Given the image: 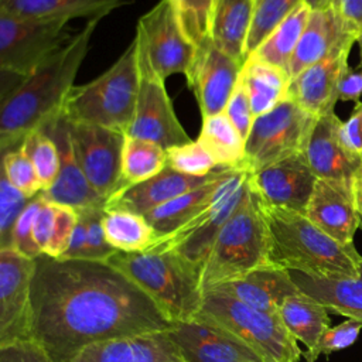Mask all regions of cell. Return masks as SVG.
Listing matches in <instances>:
<instances>
[{"label":"cell","instance_id":"1","mask_svg":"<svg viewBox=\"0 0 362 362\" xmlns=\"http://www.w3.org/2000/svg\"><path fill=\"white\" fill-rule=\"evenodd\" d=\"M33 339L54 362L90 344L167 329L171 322L122 272L102 260L34 259Z\"/></svg>","mask_w":362,"mask_h":362},{"label":"cell","instance_id":"2","mask_svg":"<svg viewBox=\"0 0 362 362\" xmlns=\"http://www.w3.org/2000/svg\"><path fill=\"white\" fill-rule=\"evenodd\" d=\"M100 20H88L0 103V134H25L62 110Z\"/></svg>","mask_w":362,"mask_h":362},{"label":"cell","instance_id":"3","mask_svg":"<svg viewBox=\"0 0 362 362\" xmlns=\"http://www.w3.org/2000/svg\"><path fill=\"white\" fill-rule=\"evenodd\" d=\"M260 204L269 233V263L318 277H356L362 256L342 245L304 214Z\"/></svg>","mask_w":362,"mask_h":362},{"label":"cell","instance_id":"4","mask_svg":"<svg viewBox=\"0 0 362 362\" xmlns=\"http://www.w3.org/2000/svg\"><path fill=\"white\" fill-rule=\"evenodd\" d=\"M143 290L173 322L197 317L202 303L199 270L175 250H116L106 260Z\"/></svg>","mask_w":362,"mask_h":362},{"label":"cell","instance_id":"5","mask_svg":"<svg viewBox=\"0 0 362 362\" xmlns=\"http://www.w3.org/2000/svg\"><path fill=\"white\" fill-rule=\"evenodd\" d=\"M139 90V58L136 38L103 74L74 85L62 105L69 122L98 124L126 134L134 115Z\"/></svg>","mask_w":362,"mask_h":362},{"label":"cell","instance_id":"6","mask_svg":"<svg viewBox=\"0 0 362 362\" xmlns=\"http://www.w3.org/2000/svg\"><path fill=\"white\" fill-rule=\"evenodd\" d=\"M266 263H269L267 226L259 199L247 187L240 204L221 228L204 259L199 270L202 294Z\"/></svg>","mask_w":362,"mask_h":362},{"label":"cell","instance_id":"7","mask_svg":"<svg viewBox=\"0 0 362 362\" xmlns=\"http://www.w3.org/2000/svg\"><path fill=\"white\" fill-rule=\"evenodd\" d=\"M197 315L235 335L266 362H300L301 349L277 313L260 311L225 293L208 290Z\"/></svg>","mask_w":362,"mask_h":362},{"label":"cell","instance_id":"8","mask_svg":"<svg viewBox=\"0 0 362 362\" xmlns=\"http://www.w3.org/2000/svg\"><path fill=\"white\" fill-rule=\"evenodd\" d=\"M317 119L290 98L255 117L245 140L243 168L255 171L303 153Z\"/></svg>","mask_w":362,"mask_h":362},{"label":"cell","instance_id":"9","mask_svg":"<svg viewBox=\"0 0 362 362\" xmlns=\"http://www.w3.org/2000/svg\"><path fill=\"white\" fill-rule=\"evenodd\" d=\"M247 177L249 171L243 167L229 168L221 178L211 205L178 230L161 238L153 249L175 250L201 270L218 232L245 197L249 187Z\"/></svg>","mask_w":362,"mask_h":362},{"label":"cell","instance_id":"10","mask_svg":"<svg viewBox=\"0 0 362 362\" xmlns=\"http://www.w3.org/2000/svg\"><path fill=\"white\" fill-rule=\"evenodd\" d=\"M134 38L139 58V90L133 120L126 134L157 143L165 150L184 144L191 137L178 120L164 79L151 66L139 37L134 35Z\"/></svg>","mask_w":362,"mask_h":362},{"label":"cell","instance_id":"11","mask_svg":"<svg viewBox=\"0 0 362 362\" xmlns=\"http://www.w3.org/2000/svg\"><path fill=\"white\" fill-rule=\"evenodd\" d=\"M68 21H37L0 6V68L30 75L68 40Z\"/></svg>","mask_w":362,"mask_h":362},{"label":"cell","instance_id":"12","mask_svg":"<svg viewBox=\"0 0 362 362\" xmlns=\"http://www.w3.org/2000/svg\"><path fill=\"white\" fill-rule=\"evenodd\" d=\"M136 35L151 66L164 81L174 74L188 76L197 47L182 31L171 0H158L144 13L139 18Z\"/></svg>","mask_w":362,"mask_h":362},{"label":"cell","instance_id":"13","mask_svg":"<svg viewBox=\"0 0 362 362\" xmlns=\"http://www.w3.org/2000/svg\"><path fill=\"white\" fill-rule=\"evenodd\" d=\"M68 124L71 144L86 180L105 201L109 199L122 189L124 133L89 123L68 120Z\"/></svg>","mask_w":362,"mask_h":362},{"label":"cell","instance_id":"14","mask_svg":"<svg viewBox=\"0 0 362 362\" xmlns=\"http://www.w3.org/2000/svg\"><path fill=\"white\" fill-rule=\"evenodd\" d=\"M33 272L34 259L0 250V346L33 339Z\"/></svg>","mask_w":362,"mask_h":362},{"label":"cell","instance_id":"15","mask_svg":"<svg viewBox=\"0 0 362 362\" xmlns=\"http://www.w3.org/2000/svg\"><path fill=\"white\" fill-rule=\"evenodd\" d=\"M165 331L181 362H266L235 335L199 315L173 322Z\"/></svg>","mask_w":362,"mask_h":362},{"label":"cell","instance_id":"16","mask_svg":"<svg viewBox=\"0 0 362 362\" xmlns=\"http://www.w3.org/2000/svg\"><path fill=\"white\" fill-rule=\"evenodd\" d=\"M247 181L250 191L262 204L304 214L317 175L304 154L298 153L249 171Z\"/></svg>","mask_w":362,"mask_h":362},{"label":"cell","instance_id":"17","mask_svg":"<svg viewBox=\"0 0 362 362\" xmlns=\"http://www.w3.org/2000/svg\"><path fill=\"white\" fill-rule=\"evenodd\" d=\"M242 62L221 51L208 37L197 47L187 79L202 117L222 113L238 83Z\"/></svg>","mask_w":362,"mask_h":362},{"label":"cell","instance_id":"18","mask_svg":"<svg viewBox=\"0 0 362 362\" xmlns=\"http://www.w3.org/2000/svg\"><path fill=\"white\" fill-rule=\"evenodd\" d=\"M354 42L356 37H346L325 58L290 79L287 98L315 117L334 112L338 100V82L348 66Z\"/></svg>","mask_w":362,"mask_h":362},{"label":"cell","instance_id":"19","mask_svg":"<svg viewBox=\"0 0 362 362\" xmlns=\"http://www.w3.org/2000/svg\"><path fill=\"white\" fill-rule=\"evenodd\" d=\"M42 129L57 144L59 154V170L54 184L42 191V197L54 204L66 205L76 211L105 206V199L92 188L86 180L71 144L69 124L62 110Z\"/></svg>","mask_w":362,"mask_h":362},{"label":"cell","instance_id":"20","mask_svg":"<svg viewBox=\"0 0 362 362\" xmlns=\"http://www.w3.org/2000/svg\"><path fill=\"white\" fill-rule=\"evenodd\" d=\"M304 215L337 242L354 243L362 219L356 211L352 181L317 178Z\"/></svg>","mask_w":362,"mask_h":362},{"label":"cell","instance_id":"21","mask_svg":"<svg viewBox=\"0 0 362 362\" xmlns=\"http://www.w3.org/2000/svg\"><path fill=\"white\" fill-rule=\"evenodd\" d=\"M339 127V117L331 112L320 116L311 129L303 154L317 178L352 181L362 170V158L342 144Z\"/></svg>","mask_w":362,"mask_h":362},{"label":"cell","instance_id":"22","mask_svg":"<svg viewBox=\"0 0 362 362\" xmlns=\"http://www.w3.org/2000/svg\"><path fill=\"white\" fill-rule=\"evenodd\" d=\"M211 290L225 293L246 305L266 313H277L287 297L300 291L293 281L291 273L273 263L259 266Z\"/></svg>","mask_w":362,"mask_h":362},{"label":"cell","instance_id":"23","mask_svg":"<svg viewBox=\"0 0 362 362\" xmlns=\"http://www.w3.org/2000/svg\"><path fill=\"white\" fill-rule=\"evenodd\" d=\"M69 362H181L167 331L90 344Z\"/></svg>","mask_w":362,"mask_h":362},{"label":"cell","instance_id":"24","mask_svg":"<svg viewBox=\"0 0 362 362\" xmlns=\"http://www.w3.org/2000/svg\"><path fill=\"white\" fill-rule=\"evenodd\" d=\"M216 170L205 177H191L167 165L157 175L143 182L124 187L113 194L109 199H106L105 208H122L146 215L161 204L202 185L214 177Z\"/></svg>","mask_w":362,"mask_h":362},{"label":"cell","instance_id":"25","mask_svg":"<svg viewBox=\"0 0 362 362\" xmlns=\"http://www.w3.org/2000/svg\"><path fill=\"white\" fill-rule=\"evenodd\" d=\"M332 7L311 10L305 28L288 65V78L293 79L305 68L325 58L342 40L349 37ZM355 37V35H354Z\"/></svg>","mask_w":362,"mask_h":362},{"label":"cell","instance_id":"26","mask_svg":"<svg viewBox=\"0 0 362 362\" xmlns=\"http://www.w3.org/2000/svg\"><path fill=\"white\" fill-rule=\"evenodd\" d=\"M298 290L317 300L327 310L362 322V260L356 277H318L290 272Z\"/></svg>","mask_w":362,"mask_h":362},{"label":"cell","instance_id":"27","mask_svg":"<svg viewBox=\"0 0 362 362\" xmlns=\"http://www.w3.org/2000/svg\"><path fill=\"white\" fill-rule=\"evenodd\" d=\"M133 0H0L7 11L37 21H68L78 17L88 20L110 14Z\"/></svg>","mask_w":362,"mask_h":362},{"label":"cell","instance_id":"28","mask_svg":"<svg viewBox=\"0 0 362 362\" xmlns=\"http://www.w3.org/2000/svg\"><path fill=\"white\" fill-rule=\"evenodd\" d=\"M228 170L229 168H218L214 177L202 185L184 192L143 215L154 228L160 239L178 230L211 205L215 189Z\"/></svg>","mask_w":362,"mask_h":362},{"label":"cell","instance_id":"29","mask_svg":"<svg viewBox=\"0 0 362 362\" xmlns=\"http://www.w3.org/2000/svg\"><path fill=\"white\" fill-rule=\"evenodd\" d=\"M253 16V0H212L209 38L225 54L243 64Z\"/></svg>","mask_w":362,"mask_h":362},{"label":"cell","instance_id":"30","mask_svg":"<svg viewBox=\"0 0 362 362\" xmlns=\"http://www.w3.org/2000/svg\"><path fill=\"white\" fill-rule=\"evenodd\" d=\"M239 81L249 96L253 117L270 112L287 98L288 74L253 57H247L243 61Z\"/></svg>","mask_w":362,"mask_h":362},{"label":"cell","instance_id":"31","mask_svg":"<svg viewBox=\"0 0 362 362\" xmlns=\"http://www.w3.org/2000/svg\"><path fill=\"white\" fill-rule=\"evenodd\" d=\"M277 314L290 335L305 345V354L314 351L321 335L329 328L327 307L301 291L287 297Z\"/></svg>","mask_w":362,"mask_h":362},{"label":"cell","instance_id":"32","mask_svg":"<svg viewBox=\"0 0 362 362\" xmlns=\"http://www.w3.org/2000/svg\"><path fill=\"white\" fill-rule=\"evenodd\" d=\"M102 228L106 242L119 252H146L160 240L143 215L122 208H105Z\"/></svg>","mask_w":362,"mask_h":362},{"label":"cell","instance_id":"33","mask_svg":"<svg viewBox=\"0 0 362 362\" xmlns=\"http://www.w3.org/2000/svg\"><path fill=\"white\" fill-rule=\"evenodd\" d=\"M310 7L301 1L247 57L277 66L288 74V65L310 17Z\"/></svg>","mask_w":362,"mask_h":362},{"label":"cell","instance_id":"34","mask_svg":"<svg viewBox=\"0 0 362 362\" xmlns=\"http://www.w3.org/2000/svg\"><path fill=\"white\" fill-rule=\"evenodd\" d=\"M197 140L214 157L218 167H243L245 140L225 112L202 117V126Z\"/></svg>","mask_w":362,"mask_h":362},{"label":"cell","instance_id":"35","mask_svg":"<svg viewBox=\"0 0 362 362\" xmlns=\"http://www.w3.org/2000/svg\"><path fill=\"white\" fill-rule=\"evenodd\" d=\"M167 167V153L160 144L124 134L120 160L122 188L143 182Z\"/></svg>","mask_w":362,"mask_h":362},{"label":"cell","instance_id":"36","mask_svg":"<svg viewBox=\"0 0 362 362\" xmlns=\"http://www.w3.org/2000/svg\"><path fill=\"white\" fill-rule=\"evenodd\" d=\"M25 134H0V250L11 249L14 222L25 204L31 199L17 191L7 180L4 171L6 154L23 143Z\"/></svg>","mask_w":362,"mask_h":362},{"label":"cell","instance_id":"37","mask_svg":"<svg viewBox=\"0 0 362 362\" xmlns=\"http://www.w3.org/2000/svg\"><path fill=\"white\" fill-rule=\"evenodd\" d=\"M303 0H253V16L245 44V59Z\"/></svg>","mask_w":362,"mask_h":362},{"label":"cell","instance_id":"38","mask_svg":"<svg viewBox=\"0 0 362 362\" xmlns=\"http://www.w3.org/2000/svg\"><path fill=\"white\" fill-rule=\"evenodd\" d=\"M23 147L37 171L44 191L48 189L59 170V154L55 141L42 129H34L25 133Z\"/></svg>","mask_w":362,"mask_h":362},{"label":"cell","instance_id":"39","mask_svg":"<svg viewBox=\"0 0 362 362\" xmlns=\"http://www.w3.org/2000/svg\"><path fill=\"white\" fill-rule=\"evenodd\" d=\"M165 153L167 165L185 175L205 177L219 168L214 157L198 140H189L184 144L173 146L167 148Z\"/></svg>","mask_w":362,"mask_h":362},{"label":"cell","instance_id":"40","mask_svg":"<svg viewBox=\"0 0 362 362\" xmlns=\"http://www.w3.org/2000/svg\"><path fill=\"white\" fill-rule=\"evenodd\" d=\"M187 38L198 47L209 37L212 0H171Z\"/></svg>","mask_w":362,"mask_h":362},{"label":"cell","instance_id":"41","mask_svg":"<svg viewBox=\"0 0 362 362\" xmlns=\"http://www.w3.org/2000/svg\"><path fill=\"white\" fill-rule=\"evenodd\" d=\"M4 171L8 182L24 197L33 198L44 191L37 171L23 147V143L6 154Z\"/></svg>","mask_w":362,"mask_h":362},{"label":"cell","instance_id":"42","mask_svg":"<svg viewBox=\"0 0 362 362\" xmlns=\"http://www.w3.org/2000/svg\"><path fill=\"white\" fill-rule=\"evenodd\" d=\"M41 199L42 195L38 194L25 204V206L17 216L11 232V250L30 259H35L40 255H42L33 238V226Z\"/></svg>","mask_w":362,"mask_h":362},{"label":"cell","instance_id":"43","mask_svg":"<svg viewBox=\"0 0 362 362\" xmlns=\"http://www.w3.org/2000/svg\"><path fill=\"white\" fill-rule=\"evenodd\" d=\"M362 329V322L348 318L344 322L328 328L320 338L313 352L305 354V362H315L320 355H329L335 351L351 346Z\"/></svg>","mask_w":362,"mask_h":362},{"label":"cell","instance_id":"44","mask_svg":"<svg viewBox=\"0 0 362 362\" xmlns=\"http://www.w3.org/2000/svg\"><path fill=\"white\" fill-rule=\"evenodd\" d=\"M105 206H95L78 211L86 225V255L88 260H102L105 262L110 255L116 250L106 242L103 228H102V216Z\"/></svg>","mask_w":362,"mask_h":362},{"label":"cell","instance_id":"45","mask_svg":"<svg viewBox=\"0 0 362 362\" xmlns=\"http://www.w3.org/2000/svg\"><path fill=\"white\" fill-rule=\"evenodd\" d=\"M78 219L79 214L76 209L66 205L55 204L54 229L48 246L42 255H47L49 257H62L69 246Z\"/></svg>","mask_w":362,"mask_h":362},{"label":"cell","instance_id":"46","mask_svg":"<svg viewBox=\"0 0 362 362\" xmlns=\"http://www.w3.org/2000/svg\"><path fill=\"white\" fill-rule=\"evenodd\" d=\"M223 112L229 117V120L233 123V126L238 129L243 140H246L255 117L252 113L249 96L239 79Z\"/></svg>","mask_w":362,"mask_h":362},{"label":"cell","instance_id":"47","mask_svg":"<svg viewBox=\"0 0 362 362\" xmlns=\"http://www.w3.org/2000/svg\"><path fill=\"white\" fill-rule=\"evenodd\" d=\"M0 362H54L34 341L25 339L0 346Z\"/></svg>","mask_w":362,"mask_h":362},{"label":"cell","instance_id":"48","mask_svg":"<svg viewBox=\"0 0 362 362\" xmlns=\"http://www.w3.org/2000/svg\"><path fill=\"white\" fill-rule=\"evenodd\" d=\"M54 222H55V204L47 201L42 197L40 208L35 215L34 226H33V238L41 253H44L48 246V242L51 239L52 229H54Z\"/></svg>","mask_w":362,"mask_h":362},{"label":"cell","instance_id":"49","mask_svg":"<svg viewBox=\"0 0 362 362\" xmlns=\"http://www.w3.org/2000/svg\"><path fill=\"white\" fill-rule=\"evenodd\" d=\"M339 137L352 154L362 158V102H358L351 116L341 122Z\"/></svg>","mask_w":362,"mask_h":362},{"label":"cell","instance_id":"50","mask_svg":"<svg viewBox=\"0 0 362 362\" xmlns=\"http://www.w3.org/2000/svg\"><path fill=\"white\" fill-rule=\"evenodd\" d=\"M332 8L349 34H362V0H334Z\"/></svg>","mask_w":362,"mask_h":362},{"label":"cell","instance_id":"51","mask_svg":"<svg viewBox=\"0 0 362 362\" xmlns=\"http://www.w3.org/2000/svg\"><path fill=\"white\" fill-rule=\"evenodd\" d=\"M362 96V69L351 68L349 65L344 69L338 82V99L359 102Z\"/></svg>","mask_w":362,"mask_h":362},{"label":"cell","instance_id":"52","mask_svg":"<svg viewBox=\"0 0 362 362\" xmlns=\"http://www.w3.org/2000/svg\"><path fill=\"white\" fill-rule=\"evenodd\" d=\"M24 75L0 68V103L24 81Z\"/></svg>","mask_w":362,"mask_h":362},{"label":"cell","instance_id":"53","mask_svg":"<svg viewBox=\"0 0 362 362\" xmlns=\"http://www.w3.org/2000/svg\"><path fill=\"white\" fill-rule=\"evenodd\" d=\"M352 192H354L356 211L362 219V170L352 178Z\"/></svg>","mask_w":362,"mask_h":362},{"label":"cell","instance_id":"54","mask_svg":"<svg viewBox=\"0 0 362 362\" xmlns=\"http://www.w3.org/2000/svg\"><path fill=\"white\" fill-rule=\"evenodd\" d=\"M310 10H322V8H328L332 7L334 0H303Z\"/></svg>","mask_w":362,"mask_h":362},{"label":"cell","instance_id":"55","mask_svg":"<svg viewBox=\"0 0 362 362\" xmlns=\"http://www.w3.org/2000/svg\"><path fill=\"white\" fill-rule=\"evenodd\" d=\"M356 44L359 47V55H361V69H362V34L356 37Z\"/></svg>","mask_w":362,"mask_h":362}]
</instances>
